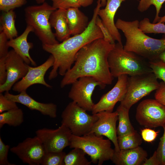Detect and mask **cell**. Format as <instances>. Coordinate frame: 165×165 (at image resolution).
<instances>
[{"label":"cell","instance_id":"obj_2","mask_svg":"<svg viewBox=\"0 0 165 165\" xmlns=\"http://www.w3.org/2000/svg\"><path fill=\"white\" fill-rule=\"evenodd\" d=\"M101 7L100 0H97L92 17L82 33L70 37L60 43L53 45L42 44V49L50 53L54 58L48 77L50 80L57 77L58 70L59 74L64 76L72 68L75 55L83 46L96 39L103 38L102 33L96 23L98 11Z\"/></svg>","mask_w":165,"mask_h":165},{"label":"cell","instance_id":"obj_8","mask_svg":"<svg viewBox=\"0 0 165 165\" xmlns=\"http://www.w3.org/2000/svg\"><path fill=\"white\" fill-rule=\"evenodd\" d=\"M86 111L72 101L62 113L61 124L65 126L73 135L82 136L89 133L98 119L95 114H88Z\"/></svg>","mask_w":165,"mask_h":165},{"label":"cell","instance_id":"obj_19","mask_svg":"<svg viewBox=\"0 0 165 165\" xmlns=\"http://www.w3.org/2000/svg\"><path fill=\"white\" fill-rule=\"evenodd\" d=\"M148 156L147 152L140 146L127 149L115 151L111 159L116 165H142Z\"/></svg>","mask_w":165,"mask_h":165},{"label":"cell","instance_id":"obj_5","mask_svg":"<svg viewBox=\"0 0 165 165\" xmlns=\"http://www.w3.org/2000/svg\"><path fill=\"white\" fill-rule=\"evenodd\" d=\"M56 9L45 2L40 5L28 6L24 9L27 25L32 27L33 32L42 44L53 45L59 43L52 31L49 21L51 14Z\"/></svg>","mask_w":165,"mask_h":165},{"label":"cell","instance_id":"obj_28","mask_svg":"<svg viewBox=\"0 0 165 165\" xmlns=\"http://www.w3.org/2000/svg\"><path fill=\"white\" fill-rule=\"evenodd\" d=\"M139 27L145 33L165 34V24L162 23H151L149 18H145L139 22Z\"/></svg>","mask_w":165,"mask_h":165},{"label":"cell","instance_id":"obj_40","mask_svg":"<svg viewBox=\"0 0 165 165\" xmlns=\"http://www.w3.org/2000/svg\"><path fill=\"white\" fill-rule=\"evenodd\" d=\"M155 98L165 106V83L163 82L160 83L159 87L155 94Z\"/></svg>","mask_w":165,"mask_h":165},{"label":"cell","instance_id":"obj_6","mask_svg":"<svg viewBox=\"0 0 165 165\" xmlns=\"http://www.w3.org/2000/svg\"><path fill=\"white\" fill-rule=\"evenodd\" d=\"M111 141L94 133L80 136L72 134L69 146L81 148L90 157L91 162L101 165L113 156L115 150L111 147Z\"/></svg>","mask_w":165,"mask_h":165},{"label":"cell","instance_id":"obj_35","mask_svg":"<svg viewBox=\"0 0 165 165\" xmlns=\"http://www.w3.org/2000/svg\"><path fill=\"white\" fill-rule=\"evenodd\" d=\"M19 108L16 103L6 98L0 93V113Z\"/></svg>","mask_w":165,"mask_h":165},{"label":"cell","instance_id":"obj_45","mask_svg":"<svg viewBox=\"0 0 165 165\" xmlns=\"http://www.w3.org/2000/svg\"><path fill=\"white\" fill-rule=\"evenodd\" d=\"M157 23H165V15L162 17H160Z\"/></svg>","mask_w":165,"mask_h":165},{"label":"cell","instance_id":"obj_27","mask_svg":"<svg viewBox=\"0 0 165 165\" xmlns=\"http://www.w3.org/2000/svg\"><path fill=\"white\" fill-rule=\"evenodd\" d=\"M117 140L120 150L134 148L139 146L142 143L141 137L135 130L128 134L117 136Z\"/></svg>","mask_w":165,"mask_h":165},{"label":"cell","instance_id":"obj_42","mask_svg":"<svg viewBox=\"0 0 165 165\" xmlns=\"http://www.w3.org/2000/svg\"><path fill=\"white\" fill-rule=\"evenodd\" d=\"M142 165H160L156 151L149 159H146Z\"/></svg>","mask_w":165,"mask_h":165},{"label":"cell","instance_id":"obj_47","mask_svg":"<svg viewBox=\"0 0 165 165\" xmlns=\"http://www.w3.org/2000/svg\"><path fill=\"white\" fill-rule=\"evenodd\" d=\"M38 4H41L45 2L46 0H35Z\"/></svg>","mask_w":165,"mask_h":165},{"label":"cell","instance_id":"obj_31","mask_svg":"<svg viewBox=\"0 0 165 165\" xmlns=\"http://www.w3.org/2000/svg\"><path fill=\"white\" fill-rule=\"evenodd\" d=\"M148 63L156 77L165 83V63L160 60L149 61Z\"/></svg>","mask_w":165,"mask_h":165},{"label":"cell","instance_id":"obj_21","mask_svg":"<svg viewBox=\"0 0 165 165\" xmlns=\"http://www.w3.org/2000/svg\"><path fill=\"white\" fill-rule=\"evenodd\" d=\"M79 8H70L65 10L68 27L71 35L73 36L84 32L89 23L87 16Z\"/></svg>","mask_w":165,"mask_h":165},{"label":"cell","instance_id":"obj_11","mask_svg":"<svg viewBox=\"0 0 165 165\" xmlns=\"http://www.w3.org/2000/svg\"><path fill=\"white\" fill-rule=\"evenodd\" d=\"M35 133L42 142L46 152L63 151L69 146L72 135L69 129L62 124L55 129L46 128L38 129Z\"/></svg>","mask_w":165,"mask_h":165},{"label":"cell","instance_id":"obj_24","mask_svg":"<svg viewBox=\"0 0 165 165\" xmlns=\"http://www.w3.org/2000/svg\"><path fill=\"white\" fill-rule=\"evenodd\" d=\"M129 110L120 105L117 108L116 111L118 113L119 121L116 128L117 136L128 134L135 130L130 119Z\"/></svg>","mask_w":165,"mask_h":165},{"label":"cell","instance_id":"obj_9","mask_svg":"<svg viewBox=\"0 0 165 165\" xmlns=\"http://www.w3.org/2000/svg\"><path fill=\"white\" fill-rule=\"evenodd\" d=\"M135 118L146 127H162L165 124V106L155 99L144 100L137 107Z\"/></svg>","mask_w":165,"mask_h":165},{"label":"cell","instance_id":"obj_4","mask_svg":"<svg viewBox=\"0 0 165 165\" xmlns=\"http://www.w3.org/2000/svg\"><path fill=\"white\" fill-rule=\"evenodd\" d=\"M108 62L113 78L124 75L133 76L152 72L148 64L139 56L125 50L122 43L117 42L108 54Z\"/></svg>","mask_w":165,"mask_h":165},{"label":"cell","instance_id":"obj_15","mask_svg":"<svg viewBox=\"0 0 165 165\" xmlns=\"http://www.w3.org/2000/svg\"><path fill=\"white\" fill-rule=\"evenodd\" d=\"M54 58L51 54L44 63L38 66L32 67L28 65V71L26 75L13 86V90L20 93L26 91L31 86L40 84L48 88L52 86L46 82L44 76L48 70L53 65Z\"/></svg>","mask_w":165,"mask_h":165},{"label":"cell","instance_id":"obj_36","mask_svg":"<svg viewBox=\"0 0 165 165\" xmlns=\"http://www.w3.org/2000/svg\"><path fill=\"white\" fill-rule=\"evenodd\" d=\"M9 145H6L3 142L0 137V165H14L10 163L8 160V155L9 149Z\"/></svg>","mask_w":165,"mask_h":165},{"label":"cell","instance_id":"obj_23","mask_svg":"<svg viewBox=\"0 0 165 165\" xmlns=\"http://www.w3.org/2000/svg\"><path fill=\"white\" fill-rule=\"evenodd\" d=\"M16 15L13 10L5 12L0 17V31L5 34L9 40L17 36L18 32L15 25Z\"/></svg>","mask_w":165,"mask_h":165},{"label":"cell","instance_id":"obj_3","mask_svg":"<svg viewBox=\"0 0 165 165\" xmlns=\"http://www.w3.org/2000/svg\"><path fill=\"white\" fill-rule=\"evenodd\" d=\"M139 22L138 20L127 21L120 18L116 20V27L126 38L124 49L149 61L159 60L160 54L165 50V36L160 39L148 36L139 28Z\"/></svg>","mask_w":165,"mask_h":165},{"label":"cell","instance_id":"obj_22","mask_svg":"<svg viewBox=\"0 0 165 165\" xmlns=\"http://www.w3.org/2000/svg\"><path fill=\"white\" fill-rule=\"evenodd\" d=\"M65 10L56 9L51 13L49 19L51 27L55 30L56 38L61 42L67 39L71 35L66 20Z\"/></svg>","mask_w":165,"mask_h":165},{"label":"cell","instance_id":"obj_16","mask_svg":"<svg viewBox=\"0 0 165 165\" xmlns=\"http://www.w3.org/2000/svg\"><path fill=\"white\" fill-rule=\"evenodd\" d=\"M128 77V75H124L117 78V81L112 88L94 104L91 111L92 114L102 111L113 112L116 103L120 101L126 94Z\"/></svg>","mask_w":165,"mask_h":165},{"label":"cell","instance_id":"obj_26","mask_svg":"<svg viewBox=\"0 0 165 165\" xmlns=\"http://www.w3.org/2000/svg\"><path fill=\"white\" fill-rule=\"evenodd\" d=\"M86 154L81 148H74L65 155L63 165H90L92 162L86 158Z\"/></svg>","mask_w":165,"mask_h":165},{"label":"cell","instance_id":"obj_38","mask_svg":"<svg viewBox=\"0 0 165 165\" xmlns=\"http://www.w3.org/2000/svg\"><path fill=\"white\" fill-rule=\"evenodd\" d=\"M159 131H155L149 128L146 127L141 130L142 139L145 141L151 142L156 138Z\"/></svg>","mask_w":165,"mask_h":165},{"label":"cell","instance_id":"obj_25","mask_svg":"<svg viewBox=\"0 0 165 165\" xmlns=\"http://www.w3.org/2000/svg\"><path fill=\"white\" fill-rule=\"evenodd\" d=\"M24 121V113L19 108L6 111L0 114V128L5 124L16 127L20 125Z\"/></svg>","mask_w":165,"mask_h":165},{"label":"cell","instance_id":"obj_7","mask_svg":"<svg viewBox=\"0 0 165 165\" xmlns=\"http://www.w3.org/2000/svg\"><path fill=\"white\" fill-rule=\"evenodd\" d=\"M157 79L153 72L128 77L126 92L120 105L130 110L142 98L159 88Z\"/></svg>","mask_w":165,"mask_h":165},{"label":"cell","instance_id":"obj_32","mask_svg":"<svg viewBox=\"0 0 165 165\" xmlns=\"http://www.w3.org/2000/svg\"><path fill=\"white\" fill-rule=\"evenodd\" d=\"M27 0H0V10L8 12L25 4Z\"/></svg>","mask_w":165,"mask_h":165},{"label":"cell","instance_id":"obj_18","mask_svg":"<svg viewBox=\"0 0 165 165\" xmlns=\"http://www.w3.org/2000/svg\"><path fill=\"white\" fill-rule=\"evenodd\" d=\"M125 0H107L104 9H100L98 15L115 41L122 43L121 35L114 23L115 15L121 3Z\"/></svg>","mask_w":165,"mask_h":165},{"label":"cell","instance_id":"obj_10","mask_svg":"<svg viewBox=\"0 0 165 165\" xmlns=\"http://www.w3.org/2000/svg\"><path fill=\"white\" fill-rule=\"evenodd\" d=\"M68 97L86 111H92L94 104L92 96L95 87L98 86L102 89V84L93 77L83 76L72 84Z\"/></svg>","mask_w":165,"mask_h":165},{"label":"cell","instance_id":"obj_34","mask_svg":"<svg viewBox=\"0 0 165 165\" xmlns=\"http://www.w3.org/2000/svg\"><path fill=\"white\" fill-rule=\"evenodd\" d=\"M162 127L163 129V134L160 138V141L156 152L160 165H165V124Z\"/></svg>","mask_w":165,"mask_h":165},{"label":"cell","instance_id":"obj_39","mask_svg":"<svg viewBox=\"0 0 165 165\" xmlns=\"http://www.w3.org/2000/svg\"><path fill=\"white\" fill-rule=\"evenodd\" d=\"M8 39L2 31L0 33V58L6 57L9 51L8 45Z\"/></svg>","mask_w":165,"mask_h":165},{"label":"cell","instance_id":"obj_37","mask_svg":"<svg viewBox=\"0 0 165 165\" xmlns=\"http://www.w3.org/2000/svg\"><path fill=\"white\" fill-rule=\"evenodd\" d=\"M96 23L102 33L104 37L103 39L111 44H115V41L108 29L103 24L101 20L98 16L97 17Z\"/></svg>","mask_w":165,"mask_h":165},{"label":"cell","instance_id":"obj_14","mask_svg":"<svg viewBox=\"0 0 165 165\" xmlns=\"http://www.w3.org/2000/svg\"><path fill=\"white\" fill-rule=\"evenodd\" d=\"M5 64L7 78L5 82L0 85V93L9 91L28 71V65L13 49L9 51L6 57Z\"/></svg>","mask_w":165,"mask_h":165},{"label":"cell","instance_id":"obj_13","mask_svg":"<svg viewBox=\"0 0 165 165\" xmlns=\"http://www.w3.org/2000/svg\"><path fill=\"white\" fill-rule=\"evenodd\" d=\"M95 114L97 119L93 124L89 133L107 137L113 143L116 152L119 151L116 132V123L118 120L117 112L102 111Z\"/></svg>","mask_w":165,"mask_h":165},{"label":"cell","instance_id":"obj_44","mask_svg":"<svg viewBox=\"0 0 165 165\" xmlns=\"http://www.w3.org/2000/svg\"><path fill=\"white\" fill-rule=\"evenodd\" d=\"M159 59L165 63V50L160 54L159 56Z\"/></svg>","mask_w":165,"mask_h":165},{"label":"cell","instance_id":"obj_43","mask_svg":"<svg viewBox=\"0 0 165 165\" xmlns=\"http://www.w3.org/2000/svg\"><path fill=\"white\" fill-rule=\"evenodd\" d=\"M94 0H79V4L80 6L86 7L91 5Z\"/></svg>","mask_w":165,"mask_h":165},{"label":"cell","instance_id":"obj_20","mask_svg":"<svg viewBox=\"0 0 165 165\" xmlns=\"http://www.w3.org/2000/svg\"><path fill=\"white\" fill-rule=\"evenodd\" d=\"M33 31L31 26L27 25L23 33L19 36L9 39L8 42V45L9 47L13 49L26 64L35 66L36 65V63L31 58L29 52L30 50L33 47V45L27 40L28 35Z\"/></svg>","mask_w":165,"mask_h":165},{"label":"cell","instance_id":"obj_1","mask_svg":"<svg viewBox=\"0 0 165 165\" xmlns=\"http://www.w3.org/2000/svg\"><path fill=\"white\" fill-rule=\"evenodd\" d=\"M115 44L100 38L83 46L75 55L74 65L64 75L61 87L72 84L83 76L93 77L104 88L111 84L114 78L110 72L108 57Z\"/></svg>","mask_w":165,"mask_h":165},{"label":"cell","instance_id":"obj_12","mask_svg":"<svg viewBox=\"0 0 165 165\" xmlns=\"http://www.w3.org/2000/svg\"><path fill=\"white\" fill-rule=\"evenodd\" d=\"M25 163L30 165L41 164L46 152L43 145L36 136L28 138L10 149Z\"/></svg>","mask_w":165,"mask_h":165},{"label":"cell","instance_id":"obj_33","mask_svg":"<svg viewBox=\"0 0 165 165\" xmlns=\"http://www.w3.org/2000/svg\"><path fill=\"white\" fill-rule=\"evenodd\" d=\"M52 6L56 9H67L70 8L81 7L79 0H51Z\"/></svg>","mask_w":165,"mask_h":165},{"label":"cell","instance_id":"obj_17","mask_svg":"<svg viewBox=\"0 0 165 165\" xmlns=\"http://www.w3.org/2000/svg\"><path fill=\"white\" fill-rule=\"evenodd\" d=\"M5 96L8 99L16 103L21 104L32 110H35L40 112L44 116H48L51 118L57 116V106L52 103H43L34 99L27 94L26 91H23L17 95L6 92Z\"/></svg>","mask_w":165,"mask_h":165},{"label":"cell","instance_id":"obj_41","mask_svg":"<svg viewBox=\"0 0 165 165\" xmlns=\"http://www.w3.org/2000/svg\"><path fill=\"white\" fill-rule=\"evenodd\" d=\"M6 57L0 58V85L3 84L7 78V71L5 64Z\"/></svg>","mask_w":165,"mask_h":165},{"label":"cell","instance_id":"obj_46","mask_svg":"<svg viewBox=\"0 0 165 165\" xmlns=\"http://www.w3.org/2000/svg\"><path fill=\"white\" fill-rule=\"evenodd\" d=\"M100 1L102 7L105 6L106 4L107 0H100Z\"/></svg>","mask_w":165,"mask_h":165},{"label":"cell","instance_id":"obj_30","mask_svg":"<svg viewBox=\"0 0 165 165\" xmlns=\"http://www.w3.org/2000/svg\"><path fill=\"white\" fill-rule=\"evenodd\" d=\"M66 153L63 151L46 152L41 165H63V161Z\"/></svg>","mask_w":165,"mask_h":165},{"label":"cell","instance_id":"obj_29","mask_svg":"<svg viewBox=\"0 0 165 165\" xmlns=\"http://www.w3.org/2000/svg\"><path fill=\"white\" fill-rule=\"evenodd\" d=\"M165 0H140L138 6V10L141 12L146 11L151 5H153L156 9V14L153 23H156L160 16L159 14L160 9Z\"/></svg>","mask_w":165,"mask_h":165}]
</instances>
